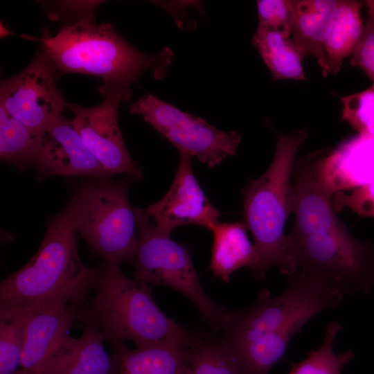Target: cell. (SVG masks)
Segmentation results:
<instances>
[{
    "label": "cell",
    "mask_w": 374,
    "mask_h": 374,
    "mask_svg": "<svg viewBox=\"0 0 374 374\" xmlns=\"http://www.w3.org/2000/svg\"><path fill=\"white\" fill-rule=\"evenodd\" d=\"M60 75L42 45L21 71L1 81L0 106L32 131L39 133L62 115L67 105L57 86Z\"/></svg>",
    "instance_id": "cell-10"
},
{
    "label": "cell",
    "mask_w": 374,
    "mask_h": 374,
    "mask_svg": "<svg viewBox=\"0 0 374 374\" xmlns=\"http://www.w3.org/2000/svg\"><path fill=\"white\" fill-rule=\"evenodd\" d=\"M78 320L84 324L82 335H68L36 374H120L121 358L109 355L94 319L81 309Z\"/></svg>",
    "instance_id": "cell-15"
},
{
    "label": "cell",
    "mask_w": 374,
    "mask_h": 374,
    "mask_svg": "<svg viewBox=\"0 0 374 374\" xmlns=\"http://www.w3.org/2000/svg\"><path fill=\"white\" fill-rule=\"evenodd\" d=\"M320 153L300 157L294 162L293 180L295 222L290 236L297 237L316 233H350L337 217L331 198L321 188L317 174Z\"/></svg>",
    "instance_id": "cell-14"
},
{
    "label": "cell",
    "mask_w": 374,
    "mask_h": 374,
    "mask_svg": "<svg viewBox=\"0 0 374 374\" xmlns=\"http://www.w3.org/2000/svg\"><path fill=\"white\" fill-rule=\"evenodd\" d=\"M130 113L140 115L179 153L195 157L210 168L235 154L241 135L224 132L204 118L184 112L151 94L143 95L128 106Z\"/></svg>",
    "instance_id": "cell-9"
},
{
    "label": "cell",
    "mask_w": 374,
    "mask_h": 374,
    "mask_svg": "<svg viewBox=\"0 0 374 374\" xmlns=\"http://www.w3.org/2000/svg\"><path fill=\"white\" fill-rule=\"evenodd\" d=\"M342 119L358 134L374 136V84L362 91L341 97Z\"/></svg>",
    "instance_id": "cell-27"
},
{
    "label": "cell",
    "mask_w": 374,
    "mask_h": 374,
    "mask_svg": "<svg viewBox=\"0 0 374 374\" xmlns=\"http://www.w3.org/2000/svg\"><path fill=\"white\" fill-rule=\"evenodd\" d=\"M134 181L128 175L118 181H84L66 205L78 233L103 262L121 265L134 259L136 220L128 199Z\"/></svg>",
    "instance_id": "cell-6"
},
{
    "label": "cell",
    "mask_w": 374,
    "mask_h": 374,
    "mask_svg": "<svg viewBox=\"0 0 374 374\" xmlns=\"http://www.w3.org/2000/svg\"><path fill=\"white\" fill-rule=\"evenodd\" d=\"M121 358L120 374H177L185 365L184 350L171 346L130 349L125 344L112 348Z\"/></svg>",
    "instance_id": "cell-22"
},
{
    "label": "cell",
    "mask_w": 374,
    "mask_h": 374,
    "mask_svg": "<svg viewBox=\"0 0 374 374\" xmlns=\"http://www.w3.org/2000/svg\"><path fill=\"white\" fill-rule=\"evenodd\" d=\"M345 296L305 274L289 276L286 289L273 296L262 290L249 308L231 310L220 338L228 350L247 344H263L285 352L292 338L319 313L341 305Z\"/></svg>",
    "instance_id": "cell-4"
},
{
    "label": "cell",
    "mask_w": 374,
    "mask_h": 374,
    "mask_svg": "<svg viewBox=\"0 0 374 374\" xmlns=\"http://www.w3.org/2000/svg\"><path fill=\"white\" fill-rule=\"evenodd\" d=\"M341 0H291L293 21L290 36L303 57L316 58L324 66L323 46Z\"/></svg>",
    "instance_id": "cell-18"
},
{
    "label": "cell",
    "mask_w": 374,
    "mask_h": 374,
    "mask_svg": "<svg viewBox=\"0 0 374 374\" xmlns=\"http://www.w3.org/2000/svg\"><path fill=\"white\" fill-rule=\"evenodd\" d=\"M361 8L358 1L341 0L323 46L325 62L321 71L324 78L338 74L344 60L352 55L361 40L365 26Z\"/></svg>",
    "instance_id": "cell-20"
},
{
    "label": "cell",
    "mask_w": 374,
    "mask_h": 374,
    "mask_svg": "<svg viewBox=\"0 0 374 374\" xmlns=\"http://www.w3.org/2000/svg\"><path fill=\"white\" fill-rule=\"evenodd\" d=\"M127 101L118 95L107 96L98 105L83 107L67 103L72 123L91 155L109 175L125 174L141 179V168L130 157L118 123L119 104Z\"/></svg>",
    "instance_id": "cell-11"
},
{
    "label": "cell",
    "mask_w": 374,
    "mask_h": 374,
    "mask_svg": "<svg viewBox=\"0 0 374 374\" xmlns=\"http://www.w3.org/2000/svg\"><path fill=\"white\" fill-rule=\"evenodd\" d=\"M331 202L335 213L348 207L361 217H374V181L350 194L337 193Z\"/></svg>",
    "instance_id": "cell-29"
},
{
    "label": "cell",
    "mask_w": 374,
    "mask_h": 374,
    "mask_svg": "<svg viewBox=\"0 0 374 374\" xmlns=\"http://www.w3.org/2000/svg\"><path fill=\"white\" fill-rule=\"evenodd\" d=\"M350 63L351 66L362 69L374 84V24L368 18Z\"/></svg>",
    "instance_id": "cell-30"
},
{
    "label": "cell",
    "mask_w": 374,
    "mask_h": 374,
    "mask_svg": "<svg viewBox=\"0 0 374 374\" xmlns=\"http://www.w3.org/2000/svg\"><path fill=\"white\" fill-rule=\"evenodd\" d=\"M174 181L164 197L145 208L157 227L170 235L173 229L184 225H197L209 231L217 222L220 212L210 202L197 181L192 157L179 153Z\"/></svg>",
    "instance_id": "cell-13"
},
{
    "label": "cell",
    "mask_w": 374,
    "mask_h": 374,
    "mask_svg": "<svg viewBox=\"0 0 374 374\" xmlns=\"http://www.w3.org/2000/svg\"><path fill=\"white\" fill-rule=\"evenodd\" d=\"M247 230L243 222H219L210 230L213 241L209 269L214 276L225 283L229 282L235 271L247 267L253 272L258 265V254L248 238Z\"/></svg>",
    "instance_id": "cell-19"
},
{
    "label": "cell",
    "mask_w": 374,
    "mask_h": 374,
    "mask_svg": "<svg viewBox=\"0 0 374 374\" xmlns=\"http://www.w3.org/2000/svg\"><path fill=\"white\" fill-rule=\"evenodd\" d=\"M33 313L29 308L0 307V374H15L19 369L27 326Z\"/></svg>",
    "instance_id": "cell-23"
},
{
    "label": "cell",
    "mask_w": 374,
    "mask_h": 374,
    "mask_svg": "<svg viewBox=\"0 0 374 374\" xmlns=\"http://www.w3.org/2000/svg\"><path fill=\"white\" fill-rule=\"evenodd\" d=\"M341 329L339 322L329 323L322 344L310 351L305 359L292 364L287 374H341L344 366L355 355L352 350L335 353L333 344Z\"/></svg>",
    "instance_id": "cell-26"
},
{
    "label": "cell",
    "mask_w": 374,
    "mask_h": 374,
    "mask_svg": "<svg viewBox=\"0 0 374 374\" xmlns=\"http://www.w3.org/2000/svg\"><path fill=\"white\" fill-rule=\"evenodd\" d=\"M78 231L66 206L49 220L33 257L0 284V307L37 310L85 303L94 289L97 267H87L78 253Z\"/></svg>",
    "instance_id": "cell-2"
},
{
    "label": "cell",
    "mask_w": 374,
    "mask_h": 374,
    "mask_svg": "<svg viewBox=\"0 0 374 374\" xmlns=\"http://www.w3.org/2000/svg\"><path fill=\"white\" fill-rule=\"evenodd\" d=\"M33 166L39 181L51 176L112 177L87 150L72 120L62 115L39 132Z\"/></svg>",
    "instance_id": "cell-12"
},
{
    "label": "cell",
    "mask_w": 374,
    "mask_h": 374,
    "mask_svg": "<svg viewBox=\"0 0 374 374\" xmlns=\"http://www.w3.org/2000/svg\"><path fill=\"white\" fill-rule=\"evenodd\" d=\"M319 184L330 198L339 192L374 181V136L358 134L331 152L320 153L317 164Z\"/></svg>",
    "instance_id": "cell-16"
},
{
    "label": "cell",
    "mask_w": 374,
    "mask_h": 374,
    "mask_svg": "<svg viewBox=\"0 0 374 374\" xmlns=\"http://www.w3.org/2000/svg\"><path fill=\"white\" fill-rule=\"evenodd\" d=\"M39 133L12 117L0 106V157L21 172L33 166Z\"/></svg>",
    "instance_id": "cell-24"
},
{
    "label": "cell",
    "mask_w": 374,
    "mask_h": 374,
    "mask_svg": "<svg viewBox=\"0 0 374 374\" xmlns=\"http://www.w3.org/2000/svg\"><path fill=\"white\" fill-rule=\"evenodd\" d=\"M184 364L191 374H240L220 338L197 335L194 344L184 350Z\"/></svg>",
    "instance_id": "cell-25"
},
{
    "label": "cell",
    "mask_w": 374,
    "mask_h": 374,
    "mask_svg": "<svg viewBox=\"0 0 374 374\" xmlns=\"http://www.w3.org/2000/svg\"><path fill=\"white\" fill-rule=\"evenodd\" d=\"M177 374H191L187 366L184 365L178 371Z\"/></svg>",
    "instance_id": "cell-32"
},
{
    "label": "cell",
    "mask_w": 374,
    "mask_h": 374,
    "mask_svg": "<svg viewBox=\"0 0 374 374\" xmlns=\"http://www.w3.org/2000/svg\"><path fill=\"white\" fill-rule=\"evenodd\" d=\"M258 27L291 35L293 13L291 0L256 1Z\"/></svg>",
    "instance_id": "cell-28"
},
{
    "label": "cell",
    "mask_w": 374,
    "mask_h": 374,
    "mask_svg": "<svg viewBox=\"0 0 374 374\" xmlns=\"http://www.w3.org/2000/svg\"><path fill=\"white\" fill-rule=\"evenodd\" d=\"M252 44L274 80H307L302 66L304 57L290 35L258 27Z\"/></svg>",
    "instance_id": "cell-21"
},
{
    "label": "cell",
    "mask_w": 374,
    "mask_h": 374,
    "mask_svg": "<svg viewBox=\"0 0 374 374\" xmlns=\"http://www.w3.org/2000/svg\"><path fill=\"white\" fill-rule=\"evenodd\" d=\"M84 303L75 302L34 310L27 326L19 368L15 374H36L69 335Z\"/></svg>",
    "instance_id": "cell-17"
},
{
    "label": "cell",
    "mask_w": 374,
    "mask_h": 374,
    "mask_svg": "<svg viewBox=\"0 0 374 374\" xmlns=\"http://www.w3.org/2000/svg\"><path fill=\"white\" fill-rule=\"evenodd\" d=\"M137 246L132 263L134 278L172 288L189 299L211 327L222 331L231 310L214 303L204 292L190 251L161 232L144 209L135 207Z\"/></svg>",
    "instance_id": "cell-7"
},
{
    "label": "cell",
    "mask_w": 374,
    "mask_h": 374,
    "mask_svg": "<svg viewBox=\"0 0 374 374\" xmlns=\"http://www.w3.org/2000/svg\"><path fill=\"white\" fill-rule=\"evenodd\" d=\"M96 267V293L82 309L94 319L112 348L126 341L139 348L186 349L194 344L197 335L162 312L148 283L128 278L118 265L102 262Z\"/></svg>",
    "instance_id": "cell-3"
},
{
    "label": "cell",
    "mask_w": 374,
    "mask_h": 374,
    "mask_svg": "<svg viewBox=\"0 0 374 374\" xmlns=\"http://www.w3.org/2000/svg\"><path fill=\"white\" fill-rule=\"evenodd\" d=\"M308 135L305 129L278 134L271 163L242 190L243 222L253 238L258 258L253 274L258 279L265 278L272 267L288 276L291 274L284 231L288 217L294 211L292 168L296 152Z\"/></svg>",
    "instance_id": "cell-5"
},
{
    "label": "cell",
    "mask_w": 374,
    "mask_h": 374,
    "mask_svg": "<svg viewBox=\"0 0 374 374\" xmlns=\"http://www.w3.org/2000/svg\"><path fill=\"white\" fill-rule=\"evenodd\" d=\"M365 5L368 10V18L374 24V0L366 1Z\"/></svg>",
    "instance_id": "cell-31"
},
{
    "label": "cell",
    "mask_w": 374,
    "mask_h": 374,
    "mask_svg": "<svg viewBox=\"0 0 374 374\" xmlns=\"http://www.w3.org/2000/svg\"><path fill=\"white\" fill-rule=\"evenodd\" d=\"M292 274L300 271L344 296L374 288V254L350 233L286 235Z\"/></svg>",
    "instance_id": "cell-8"
},
{
    "label": "cell",
    "mask_w": 374,
    "mask_h": 374,
    "mask_svg": "<svg viewBox=\"0 0 374 374\" xmlns=\"http://www.w3.org/2000/svg\"><path fill=\"white\" fill-rule=\"evenodd\" d=\"M39 40L61 75L98 76L103 80L100 93L121 96L127 101L130 85L143 72L151 70L156 79L163 78L173 57L169 48L153 55L139 51L111 24H98L91 16L63 26L53 37L46 32Z\"/></svg>",
    "instance_id": "cell-1"
}]
</instances>
